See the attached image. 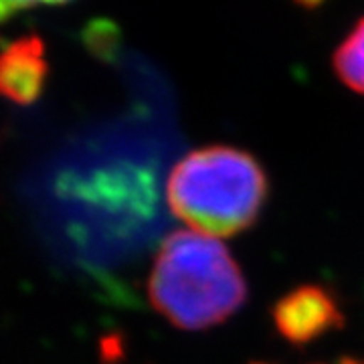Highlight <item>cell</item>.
I'll return each mask as SVG.
<instances>
[{"label":"cell","instance_id":"cell-1","mask_svg":"<svg viewBox=\"0 0 364 364\" xmlns=\"http://www.w3.org/2000/svg\"><path fill=\"white\" fill-rule=\"evenodd\" d=\"M148 296L176 328L207 330L245 304L247 284L221 241L198 231H176L158 251Z\"/></svg>","mask_w":364,"mask_h":364},{"label":"cell","instance_id":"cell-3","mask_svg":"<svg viewBox=\"0 0 364 364\" xmlns=\"http://www.w3.org/2000/svg\"><path fill=\"white\" fill-rule=\"evenodd\" d=\"M277 332L294 344H308L326 332L342 326V312L336 299L324 287L301 286L289 291L273 308Z\"/></svg>","mask_w":364,"mask_h":364},{"label":"cell","instance_id":"cell-5","mask_svg":"<svg viewBox=\"0 0 364 364\" xmlns=\"http://www.w3.org/2000/svg\"><path fill=\"white\" fill-rule=\"evenodd\" d=\"M334 69L346 87L364 95V18L338 45L334 53Z\"/></svg>","mask_w":364,"mask_h":364},{"label":"cell","instance_id":"cell-4","mask_svg":"<svg viewBox=\"0 0 364 364\" xmlns=\"http://www.w3.org/2000/svg\"><path fill=\"white\" fill-rule=\"evenodd\" d=\"M49 75L45 47L39 37L14 41L0 53V95L13 104L31 105Z\"/></svg>","mask_w":364,"mask_h":364},{"label":"cell","instance_id":"cell-7","mask_svg":"<svg viewBox=\"0 0 364 364\" xmlns=\"http://www.w3.org/2000/svg\"><path fill=\"white\" fill-rule=\"evenodd\" d=\"M299 4H304V6H308V9H314V6H318V4H322L324 0H296Z\"/></svg>","mask_w":364,"mask_h":364},{"label":"cell","instance_id":"cell-6","mask_svg":"<svg viewBox=\"0 0 364 364\" xmlns=\"http://www.w3.org/2000/svg\"><path fill=\"white\" fill-rule=\"evenodd\" d=\"M69 0H0V21L11 18L13 14L41 6V4H65Z\"/></svg>","mask_w":364,"mask_h":364},{"label":"cell","instance_id":"cell-2","mask_svg":"<svg viewBox=\"0 0 364 364\" xmlns=\"http://www.w3.org/2000/svg\"><path fill=\"white\" fill-rule=\"evenodd\" d=\"M265 170L249 152L231 146H208L191 152L168 178L172 213L193 231L231 237L259 219L267 200Z\"/></svg>","mask_w":364,"mask_h":364}]
</instances>
